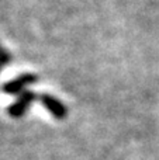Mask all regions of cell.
<instances>
[{"instance_id":"6da1fadb","label":"cell","mask_w":159,"mask_h":160,"mask_svg":"<svg viewBox=\"0 0 159 160\" xmlns=\"http://www.w3.org/2000/svg\"><path fill=\"white\" fill-rule=\"evenodd\" d=\"M38 82V76L34 73H23V75L17 76L16 79L6 82L2 86V91L8 96H20L23 91H25L27 86H31L34 83Z\"/></svg>"},{"instance_id":"7a4b0ae2","label":"cell","mask_w":159,"mask_h":160,"mask_svg":"<svg viewBox=\"0 0 159 160\" xmlns=\"http://www.w3.org/2000/svg\"><path fill=\"white\" fill-rule=\"evenodd\" d=\"M35 100H37V94L34 91H31V90L23 91L18 96V98L7 108V114L10 117H13V118H20V117H23L25 114L28 105L33 101H35Z\"/></svg>"},{"instance_id":"3957f363","label":"cell","mask_w":159,"mask_h":160,"mask_svg":"<svg viewBox=\"0 0 159 160\" xmlns=\"http://www.w3.org/2000/svg\"><path fill=\"white\" fill-rule=\"evenodd\" d=\"M39 101H41L42 107L45 108L47 111H49L51 115L56 119H65L68 115V108L59 101L58 98H55L51 94H41L39 96Z\"/></svg>"},{"instance_id":"277c9868","label":"cell","mask_w":159,"mask_h":160,"mask_svg":"<svg viewBox=\"0 0 159 160\" xmlns=\"http://www.w3.org/2000/svg\"><path fill=\"white\" fill-rule=\"evenodd\" d=\"M11 59H13L11 53L8 52L6 48H3L2 45H0V65H2V66H4V65H10Z\"/></svg>"},{"instance_id":"5b68a950","label":"cell","mask_w":159,"mask_h":160,"mask_svg":"<svg viewBox=\"0 0 159 160\" xmlns=\"http://www.w3.org/2000/svg\"><path fill=\"white\" fill-rule=\"evenodd\" d=\"M0 70H2V65H0Z\"/></svg>"}]
</instances>
